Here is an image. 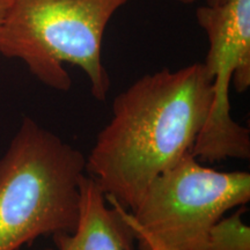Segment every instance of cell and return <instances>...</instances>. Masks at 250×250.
I'll return each instance as SVG.
<instances>
[{
  "label": "cell",
  "mask_w": 250,
  "mask_h": 250,
  "mask_svg": "<svg viewBox=\"0 0 250 250\" xmlns=\"http://www.w3.org/2000/svg\"><path fill=\"white\" fill-rule=\"evenodd\" d=\"M12 0H0V27H1L2 22H4L6 15H7V12L9 9V6H11Z\"/></svg>",
  "instance_id": "obj_9"
},
{
  "label": "cell",
  "mask_w": 250,
  "mask_h": 250,
  "mask_svg": "<svg viewBox=\"0 0 250 250\" xmlns=\"http://www.w3.org/2000/svg\"><path fill=\"white\" fill-rule=\"evenodd\" d=\"M140 250H173L152 240H140Z\"/></svg>",
  "instance_id": "obj_8"
},
{
  "label": "cell",
  "mask_w": 250,
  "mask_h": 250,
  "mask_svg": "<svg viewBox=\"0 0 250 250\" xmlns=\"http://www.w3.org/2000/svg\"><path fill=\"white\" fill-rule=\"evenodd\" d=\"M175 1L181 2V4H184V5H191L198 1V0H175ZM226 1H228V0H208V5H220Z\"/></svg>",
  "instance_id": "obj_10"
},
{
  "label": "cell",
  "mask_w": 250,
  "mask_h": 250,
  "mask_svg": "<svg viewBox=\"0 0 250 250\" xmlns=\"http://www.w3.org/2000/svg\"><path fill=\"white\" fill-rule=\"evenodd\" d=\"M83 152L29 117L0 159V250L77 228Z\"/></svg>",
  "instance_id": "obj_2"
},
{
  "label": "cell",
  "mask_w": 250,
  "mask_h": 250,
  "mask_svg": "<svg viewBox=\"0 0 250 250\" xmlns=\"http://www.w3.org/2000/svg\"><path fill=\"white\" fill-rule=\"evenodd\" d=\"M213 89L203 62L146 74L112 103V117L86 158V174L131 211L149 183L191 153Z\"/></svg>",
  "instance_id": "obj_1"
},
{
  "label": "cell",
  "mask_w": 250,
  "mask_h": 250,
  "mask_svg": "<svg viewBox=\"0 0 250 250\" xmlns=\"http://www.w3.org/2000/svg\"><path fill=\"white\" fill-rule=\"evenodd\" d=\"M242 212L243 208L218 220L202 250H250V228L242 221Z\"/></svg>",
  "instance_id": "obj_7"
},
{
  "label": "cell",
  "mask_w": 250,
  "mask_h": 250,
  "mask_svg": "<svg viewBox=\"0 0 250 250\" xmlns=\"http://www.w3.org/2000/svg\"><path fill=\"white\" fill-rule=\"evenodd\" d=\"M250 199V174L204 167L191 153L149 183L127 213L134 239L173 250H202L211 227L227 211Z\"/></svg>",
  "instance_id": "obj_4"
},
{
  "label": "cell",
  "mask_w": 250,
  "mask_h": 250,
  "mask_svg": "<svg viewBox=\"0 0 250 250\" xmlns=\"http://www.w3.org/2000/svg\"><path fill=\"white\" fill-rule=\"evenodd\" d=\"M80 215L74 232L52 235L55 248L44 250H133L134 235L124 208L105 195L93 177L80 183Z\"/></svg>",
  "instance_id": "obj_6"
},
{
  "label": "cell",
  "mask_w": 250,
  "mask_h": 250,
  "mask_svg": "<svg viewBox=\"0 0 250 250\" xmlns=\"http://www.w3.org/2000/svg\"><path fill=\"white\" fill-rule=\"evenodd\" d=\"M131 0H12L0 27V54L21 59L50 88L67 92L64 67H80L92 95L104 101L110 78L102 62V40L112 15Z\"/></svg>",
  "instance_id": "obj_3"
},
{
  "label": "cell",
  "mask_w": 250,
  "mask_h": 250,
  "mask_svg": "<svg viewBox=\"0 0 250 250\" xmlns=\"http://www.w3.org/2000/svg\"><path fill=\"white\" fill-rule=\"evenodd\" d=\"M196 19L208 40L203 64L212 80L213 100L191 154L208 162L248 160L249 130L230 115L229 86L233 83L240 93L250 86V0L201 6Z\"/></svg>",
  "instance_id": "obj_5"
}]
</instances>
